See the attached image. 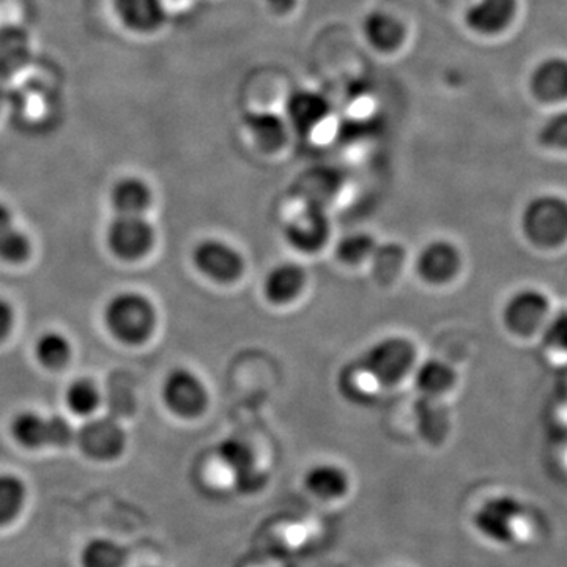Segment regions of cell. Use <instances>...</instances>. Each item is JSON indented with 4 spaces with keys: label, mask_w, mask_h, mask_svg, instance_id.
I'll return each mask as SVG.
<instances>
[{
    "label": "cell",
    "mask_w": 567,
    "mask_h": 567,
    "mask_svg": "<svg viewBox=\"0 0 567 567\" xmlns=\"http://www.w3.org/2000/svg\"><path fill=\"white\" fill-rule=\"evenodd\" d=\"M74 442L93 461L110 462L122 456L126 447V435L122 425L112 417H93L81 425Z\"/></svg>",
    "instance_id": "cell-9"
},
{
    "label": "cell",
    "mask_w": 567,
    "mask_h": 567,
    "mask_svg": "<svg viewBox=\"0 0 567 567\" xmlns=\"http://www.w3.org/2000/svg\"><path fill=\"white\" fill-rule=\"evenodd\" d=\"M287 118L300 134L315 132L330 114V103L322 93L308 91H295L290 93L286 103Z\"/></svg>",
    "instance_id": "cell-15"
},
{
    "label": "cell",
    "mask_w": 567,
    "mask_h": 567,
    "mask_svg": "<svg viewBox=\"0 0 567 567\" xmlns=\"http://www.w3.org/2000/svg\"><path fill=\"white\" fill-rule=\"evenodd\" d=\"M80 559L82 567H125L128 550L110 537H95L82 547Z\"/></svg>",
    "instance_id": "cell-26"
},
{
    "label": "cell",
    "mask_w": 567,
    "mask_h": 567,
    "mask_svg": "<svg viewBox=\"0 0 567 567\" xmlns=\"http://www.w3.org/2000/svg\"><path fill=\"white\" fill-rule=\"evenodd\" d=\"M37 358L44 368L59 369L69 363L71 347L69 339L61 333L41 336L35 347Z\"/></svg>",
    "instance_id": "cell-28"
},
{
    "label": "cell",
    "mask_w": 567,
    "mask_h": 567,
    "mask_svg": "<svg viewBox=\"0 0 567 567\" xmlns=\"http://www.w3.org/2000/svg\"><path fill=\"white\" fill-rule=\"evenodd\" d=\"M548 352L567 354V309H557L548 317L539 334Z\"/></svg>",
    "instance_id": "cell-30"
},
{
    "label": "cell",
    "mask_w": 567,
    "mask_h": 567,
    "mask_svg": "<svg viewBox=\"0 0 567 567\" xmlns=\"http://www.w3.org/2000/svg\"><path fill=\"white\" fill-rule=\"evenodd\" d=\"M11 226V215L6 205L0 204V235L9 230Z\"/></svg>",
    "instance_id": "cell-36"
},
{
    "label": "cell",
    "mask_w": 567,
    "mask_h": 567,
    "mask_svg": "<svg viewBox=\"0 0 567 567\" xmlns=\"http://www.w3.org/2000/svg\"><path fill=\"white\" fill-rule=\"evenodd\" d=\"M245 125L252 134L254 141L265 152L279 151L287 140V125L275 112H248Z\"/></svg>",
    "instance_id": "cell-21"
},
{
    "label": "cell",
    "mask_w": 567,
    "mask_h": 567,
    "mask_svg": "<svg viewBox=\"0 0 567 567\" xmlns=\"http://www.w3.org/2000/svg\"><path fill=\"white\" fill-rule=\"evenodd\" d=\"M532 92L544 103H559L567 100V59H546L532 74Z\"/></svg>",
    "instance_id": "cell-19"
},
{
    "label": "cell",
    "mask_w": 567,
    "mask_h": 567,
    "mask_svg": "<svg viewBox=\"0 0 567 567\" xmlns=\"http://www.w3.org/2000/svg\"><path fill=\"white\" fill-rule=\"evenodd\" d=\"M107 328L125 344H142L156 327L155 306L147 297L137 292L115 295L104 312Z\"/></svg>",
    "instance_id": "cell-3"
},
{
    "label": "cell",
    "mask_w": 567,
    "mask_h": 567,
    "mask_svg": "<svg viewBox=\"0 0 567 567\" xmlns=\"http://www.w3.org/2000/svg\"><path fill=\"white\" fill-rule=\"evenodd\" d=\"M375 251V241L371 235L368 234H353L349 237L342 238L339 241L338 252L339 259L342 262L357 265L371 257Z\"/></svg>",
    "instance_id": "cell-31"
},
{
    "label": "cell",
    "mask_w": 567,
    "mask_h": 567,
    "mask_svg": "<svg viewBox=\"0 0 567 567\" xmlns=\"http://www.w3.org/2000/svg\"><path fill=\"white\" fill-rule=\"evenodd\" d=\"M115 14L130 31L151 33L166 21L163 0H112Z\"/></svg>",
    "instance_id": "cell-17"
},
{
    "label": "cell",
    "mask_w": 567,
    "mask_h": 567,
    "mask_svg": "<svg viewBox=\"0 0 567 567\" xmlns=\"http://www.w3.org/2000/svg\"><path fill=\"white\" fill-rule=\"evenodd\" d=\"M112 205L118 215H142L152 203V192L141 178H123L112 189Z\"/></svg>",
    "instance_id": "cell-25"
},
{
    "label": "cell",
    "mask_w": 567,
    "mask_h": 567,
    "mask_svg": "<svg viewBox=\"0 0 567 567\" xmlns=\"http://www.w3.org/2000/svg\"><path fill=\"white\" fill-rule=\"evenodd\" d=\"M193 260L205 278L219 284L237 281L245 271L244 256L218 238L200 241L194 249Z\"/></svg>",
    "instance_id": "cell-8"
},
{
    "label": "cell",
    "mask_w": 567,
    "mask_h": 567,
    "mask_svg": "<svg viewBox=\"0 0 567 567\" xmlns=\"http://www.w3.org/2000/svg\"><path fill=\"white\" fill-rule=\"evenodd\" d=\"M265 2L268 3V7H270L271 10L276 11V13H287V11H290L295 7V2L297 0H265Z\"/></svg>",
    "instance_id": "cell-35"
},
{
    "label": "cell",
    "mask_w": 567,
    "mask_h": 567,
    "mask_svg": "<svg viewBox=\"0 0 567 567\" xmlns=\"http://www.w3.org/2000/svg\"><path fill=\"white\" fill-rule=\"evenodd\" d=\"M303 486L316 502L336 506L349 498L352 480L342 466L317 464L305 473Z\"/></svg>",
    "instance_id": "cell-13"
},
{
    "label": "cell",
    "mask_w": 567,
    "mask_h": 567,
    "mask_svg": "<svg viewBox=\"0 0 567 567\" xmlns=\"http://www.w3.org/2000/svg\"><path fill=\"white\" fill-rule=\"evenodd\" d=\"M440 2H458V0H440Z\"/></svg>",
    "instance_id": "cell-38"
},
{
    "label": "cell",
    "mask_w": 567,
    "mask_h": 567,
    "mask_svg": "<svg viewBox=\"0 0 567 567\" xmlns=\"http://www.w3.org/2000/svg\"><path fill=\"white\" fill-rule=\"evenodd\" d=\"M3 100H6V93H3L2 84H0V107H2Z\"/></svg>",
    "instance_id": "cell-37"
},
{
    "label": "cell",
    "mask_w": 567,
    "mask_h": 567,
    "mask_svg": "<svg viewBox=\"0 0 567 567\" xmlns=\"http://www.w3.org/2000/svg\"><path fill=\"white\" fill-rule=\"evenodd\" d=\"M363 32L365 40L375 50L393 51L404 40V28L401 22L385 11H372L364 18Z\"/></svg>",
    "instance_id": "cell-23"
},
{
    "label": "cell",
    "mask_w": 567,
    "mask_h": 567,
    "mask_svg": "<svg viewBox=\"0 0 567 567\" xmlns=\"http://www.w3.org/2000/svg\"><path fill=\"white\" fill-rule=\"evenodd\" d=\"M415 346L404 338H388L377 342L361 360V371L379 385L393 386L409 375L415 365Z\"/></svg>",
    "instance_id": "cell-5"
},
{
    "label": "cell",
    "mask_w": 567,
    "mask_h": 567,
    "mask_svg": "<svg viewBox=\"0 0 567 567\" xmlns=\"http://www.w3.org/2000/svg\"><path fill=\"white\" fill-rule=\"evenodd\" d=\"M11 434L25 447L69 446L76 439L73 425L63 416L43 417L39 413L22 412L11 423Z\"/></svg>",
    "instance_id": "cell-6"
},
{
    "label": "cell",
    "mask_w": 567,
    "mask_h": 567,
    "mask_svg": "<svg viewBox=\"0 0 567 567\" xmlns=\"http://www.w3.org/2000/svg\"><path fill=\"white\" fill-rule=\"evenodd\" d=\"M25 498H28V488L21 477L9 475V473L0 475V527L17 520L24 509Z\"/></svg>",
    "instance_id": "cell-27"
},
{
    "label": "cell",
    "mask_w": 567,
    "mask_h": 567,
    "mask_svg": "<svg viewBox=\"0 0 567 567\" xmlns=\"http://www.w3.org/2000/svg\"><path fill=\"white\" fill-rule=\"evenodd\" d=\"M219 462L233 480L237 491H256L265 483V473L257 465L252 447L244 440L226 439L216 451Z\"/></svg>",
    "instance_id": "cell-11"
},
{
    "label": "cell",
    "mask_w": 567,
    "mask_h": 567,
    "mask_svg": "<svg viewBox=\"0 0 567 567\" xmlns=\"http://www.w3.org/2000/svg\"><path fill=\"white\" fill-rule=\"evenodd\" d=\"M144 567H156V566H144Z\"/></svg>",
    "instance_id": "cell-39"
},
{
    "label": "cell",
    "mask_w": 567,
    "mask_h": 567,
    "mask_svg": "<svg viewBox=\"0 0 567 567\" xmlns=\"http://www.w3.org/2000/svg\"><path fill=\"white\" fill-rule=\"evenodd\" d=\"M66 404L76 415H91L100 405V391L91 380H78L69 388Z\"/></svg>",
    "instance_id": "cell-29"
},
{
    "label": "cell",
    "mask_w": 567,
    "mask_h": 567,
    "mask_svg": "<svg viewBox=\"0 0 567 567\" xmlns=\"http://www.w3.org/2000/svg\"><path fill=\"white\" fill-rule=\"evenodd\" d=\"M107 244L111 251L121 259H141L155 244V230L142 215H118L107 229Z\"/></svg>",
    "instance_id": "cell-10"
},
{
    "label": "cell",
    "mask_w": 567,
    "mask_h": 567,
    "mask_svg": "<svg viewBox=\"0 0 567 567\" xmlns=\"http://www.w3.org/2000/svg\"><path fill=\"white\" fill-rule=\"evenodd\" d=\"M306 286V271L298 264L276 265L264 284V293L274 305H289L300 297Z\"/></svg>",
    "instance_id": "cell-20"
},
{
    "label": "cell",
    "mask_w": 567,
    "mask_h": 567,
    "mask_svg": "<svg viewBox=\"0 0 567 567\" xmlns=\"http://www.w3.org/2000/svg\"><path fill=\"white\" fill-rule=\"evenodd\" d=\"M13 309L7 301L0 300V341L10 334L13 328Z\"/></svg>",
    "instance_id": "cell-34"
},
{
    "label": "cell",
    "mask_w": 567,
    "mask_h": 567,
    "mask_svg": "<svg viewBox=\"0 0 567 567\" xmlns=\"http://www.w3.org/2000/svg\"><path fill=\"white\" fill-rule=\"evenodd\" d=\"M163 399L175 415L196 417L207 409L208 391L194 372L178 368L164 380Z\"/></svg>",
    "instance_id": "cell-7"
},
{
    "label": "cell",
    "mask_w": 567,
    "mask_h": 567,
    "mask_svg": "<svg viewBox=\"0 0 567 567\" xmlns=\"http://www.w3.org/2000/svg\"><path fill=\"white\" fill-rule=\"evenodd\" d=\"M31 37L18 25H0V81L10 80L31 61Z\"/></svg>",
    "instance_id": "cell-18"
},
{
    "label": "cell",
    "mask_w": 567,
    "mask_h": 567,
    "mask_svg": "<svg viewBox=\"0 0 567 567\" xmlns=\"http://www.w3.org/2000/svg\"><path fill=\"white\" fill-rule=\"evenodd\" d=\"M287 241L306 254L319 251L330 237V223L319 205L297 213L286 227Z\"/></svg>",
    "instance_id": "cell-14"
},
{
    "label": "cell",
    "mask_w": 567,
    "mask_h": 567,
    "mask_svg": "<svg viewBox=\"0 0 567 567\" xmlns=\"http://www.w3.org/2000/svg\"><path fill=\"white\" fill-rule=\"evenodd\" d=\"M456 371L442 360L424 361L416 369L415 385L425 398H440L456 385Z\"/></svg>",
    "instance_id": "cell-24"
},
{
    "label": "cell",
    "mask_w": 567,
    "mask_h": 567,
    "mask_svg": "<svg viewBox=\"0 0 567 567\" xmlns=\"http://www.w3.org/2000/svg\"><path fill=\"white\" fill-rule=\"evenodd\" d=\"M473 525L491 543L511 546L528 535V511L516 496H492L477 506L473 514Z\"/></svg>",
    "instance_id": "cell-2"
},
{
    "label": "cell",
    "mask_w": 567,
    "mask_h": 567,
    "mask_svg": "<svg viewBox=\"0 0 567 567\" xmlns=\"http://www.w3.org/2000/svg\"><path fill=\"white\" fill-rule=\"evenodd\" d=\"M31 252V241L20 230L10 227L0 235V257L9 262H22Z\"/></svg>",
    "instance_id": "cell-33"
},
{
    "label": "cell",
    "mask_w": 567,
    "mask_h": 567,
    "mask_svg": "<svg viewBox=\"0 0 567 567\" xmlns=\"http://www.w3.org/2000/svg\"><path fill=\"white\" fill-rule=\"evenodd\" d=\"M525 241L537 251L554 252L567 245V199L555 193L527 200L518 218Z\"/></svg>",
    "instance_id": "cell-1"
},
{
    "label": "cell",
    "mask_w": 567,
    "mask_h": 567,
    "mask_svg": "<svg viewBox=\"0 0 567 567\" xmlns=\"http://www.w3.org/2000/svg\"><path fill=\"white\" fill-rule=\"evenodd\" d=\"M554 311L550 297L544 290L524 287L511 295L503 305V327L514 338H535Z\"/></svg>",
    "instance_id": "cell-4"
},
{
    "label": "cell",
    "mask_w": 567,
    "mask_h": 567,
    "mask_svg": "<svg viewBox=\"0 0 567 567\" xmlns=\"http://www.w3.org/2000/svg\"><path fill=\"white\" fill-rule=\"evenodd\" d=\"M517 0H475L465 14L470 29L484 35L505 31L516 17Z\"/></svg>",
    "instance_id": "cell-16"
},
{
    "label": "cell",
    "mask_w": 567,
    "mask_h": 567,
    "mask_svg": "<svg viewBox=\"0 0 567 567\" xmlns=\"http://www.w3.org/2000/svg\"><path fill=\"white\" fill-rule=\"evenodd\" d=\"M420 434L427 443H443L450 432V412L440 398L421 395L415 406Z\"/></svg>",
    "instance_id": "cell-22"
},
{
    "label": "cell",
    "mask_w": 567,
    "mask_h": 567,
    "mask_svg": "<svg viewBox=\"0 0 567 567\" xmlns=\"http://www.w3.org/2000/svg\"><path fill=\"white\" fill-rule=\"evenodd\" d=\"M537 142L550 151L567 152V111L547 118L537 133Z\"/></svg>",
    "instance_id": "cell-32"
},
{
    "label": "cell",
    "mask_w": 567,
    "mask_h": 567,
    "mask_svg": "<svg viewBox=\"0 0 567 567\" xmlns=\"http://www.w3.org/2000/svg\"><path fill=\"white\" fill-rule=\"evenodd\" d=\"M464 257L461 249L450 240H434L424 246L417 256L416 270L423 281L431 286H445L461 274Z\"/></svg>",
    "instance_id": "cell-12"
}]
</instances>
